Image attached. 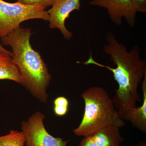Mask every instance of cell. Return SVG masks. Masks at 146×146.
I'll list each match as a JSON object with an SVG mask.
<instances>
[{
    "label": "cell",
    "instance_id": "cell-6",
    "mask_svg": "<svg viewBox=\"0 0 146 146\" xmlns=\"http://www.w3.org/2000/svg\"><path fill=\"white\" fill-rule=\"evenodd\" d=\"M89 3L106 9L110 20L117 25H121L123 18L131 27L136 24L137 12L132 0H92Z\"/></svg>",
    "mask_w": 146,
    "mask_h": 146
},
{
    "label": "cell",
    "instance_id": "cell-10",
    "mask_svg": "<svg viewBox=\"0 0 146 146\" xmlns=\"http://www.w3.org/2000/svg\"><path fill=\"white\" fill-rule=\"evenodd\" d=\"M9 80L23 85V80L13 58L0 54V80Z\"/></svg>",
    "mask_w": 146,
    "mask_h": 146
},
{
    "label": "cell",
    "instance_id": "cell-16",
    "mask_svg": "<svg viewBox=\"0 0 146 146\" xmlns=\"http://www.w3.org/2000/svg\"><path fill=\"white\" fill-rule=\"evenodd\" d=\"M68 107L54 106V111L56 115L58 116H63L67 114L68 111Z\"/></svg>",
    "mask_w": 146,
    "mask_h": 146
},
{
    "label": "cell",
    "instance_id": "cell-3",
    "mask_svg": "<svg viewBox=\"0 0 146 146\" xmlns=\"http://www.w3.org/2000/svg\"><path fill=\"white\" fill-rule=\"evenodd\" d=\"M81 96L84 100L85 108L81 123L73 130L76 136L85 137L109 126L120 128L125 125L112 100L102 87H90L83 92Z\"/></svg>",
    "mask_w": 146,
    "mask_h": 146
},
{
    "label": "cell",
    "instance_id": "cell-4",
    "mask_svg": "<svg viewBox=\"0 0 146 146\" xmlns=\"http://www.w3.org/2000/svg\"><path fill=\"white\" fill-rule=\"evenodd\" d=\"M46 9L39 5L9 3L0 0V38L21 27L22 23L32 19L48 21Z\"/></svg>",
    "mask_w": 146,
    "mask_h": 146
},
{
    "label": "cell",
    "instance_id": "cell-12",
    "mask_svg": "<svg viewBox=\"0 0 146 146\" xmlns=\"http://www.w3.org/2000/svg\"><path fill=\"white\" fill-rule=\"evenodd\" d=\"M55 0H17V2L25 5L38 4L46 9L52 5Z\"/></svg>",
    "mask_w": 146,
    "mask_h": 146
},
{
    "label": "cell",
    "instance_id": "cell-18",
    "mask_svg": "<svg viewBox=\"0 0 146 146\" xmlns=\"http://www.w3.org/2000/svg\"><path fill=\"white\" fill-rule=\"evenodd\" d=\"M139 146H146L145 143H142Z\"/></svg>",
    "mask_w": 146,
    "mask_h": 146
},
{
    "label": "cell",
    "instance_id": "cell-8",
    "mask_svg": "<svg viewBox=\"0 0 146 146\" xmlns=\"http://www.w3.org/2000/svg\"><path fill=\"white\" fill-rule=\"evenodd\" d=\"M143 102L139 107L129 110L123 116L122 119L129 121L134 127L144 133H146V73L142 83Z\"/></svg>",
    "mask_w": 146,
    "mask_h": 146
},
{
    "label": "cell",
    "instance_id": "cell-2",
    "mask_svg": "<svg viewBox=\"0 0 146 146\" xmlns=\"http://www.w3.org/2000/svg\"><path fill=\"white\" fill-rule=\"evenodd\" d=\"M32 35L31 29L20 27L1 38V41L2 45L11 48L13 60L23 80V85L33 96L46 103L51 76L41 54L31 44Z\"/></svg>",
    "mask_w": 146,
    "mask_h": 146
},
{
    "label": "cell",
    "instance_id": "cell-13",
    "mask_svg": "<svg viewBox=\"0 0 146 146\" xmlns=\"http://www.w3.org/2000/svg\"><path fill=\"white\" fill-rule=\"evenodd\" d=\"M136 12L145 13L146 12V0H132Z\"/></svg>",
    "mask_w": 146,
    "mask_h": 146
},
{
    "label": "cell",
    "instance_id": "cell-5",
    "mask_svg": "<svg viewBox=\"0 0 146 146\" xmlns=\"http://www.w3.org/2000/svg\"><path fill=\"white\" fill-rule=\"evenodd\" d=\"M45 116L40 112H35L27 121H23L21 129L25 136L27 146H67L70 140H63L54 137L45 128Z\"/></svg>",
    "mask_w": 146,
    "mask_h": 146
},
{
    "label": "cell",
    "instance_id": "cell-7",
    "mask_svg": "<svg viewBox=\"0 0 146 146\" xmlns=\"http://www.w3.org/2000/svg\"><path fill=\"white\" fill-rule=\"evenodd\" d=\"M51 6L47 11L49 27L58 29L65 39L70 40L73 34L65 27V21L73 11L80 10V0H55Z\"/></svg>",
    "mask_w": 146,
    "mask_h": 146
},
{
    "label": "cell",
    "instance_id": "cell-14",
    "mask_svg": "<svg viewBox=\"0 0 146 146\" xmlns=\"http://www.w3.org/2000/svg\"><path fill=\"white\" fill-rule=\"evenodd\" d=\"M78 146H98L92 135L84 137Z\"/></svg>",
    "mask_w": 146,
    "mask_h": 146
},
{
    "label": "cell",
    "instance_id": "cell-11",
    "mask_svg": "<svg viewBox=\"0 0 146 146\" xmlns=\"http://www.w3.org/2000/svg\"><path fill=\"white\" fill-rule=\"evenodd\" d=\"M25 142L23 131L11 130L8 134L0 136V146H25Z\"/></svg>",
    "mask_w": 146,
    "mask_h": 146
},
{
    "label": "cell",
    "instance_id": "cell-15",
    "mask_svg": "<svg viewBox=\"0 0 146 146\" xmlns=\"http://www.w3.org/2000/svg\"><path fill=\"white\" fill-rule=\"evenodd\" d=\"M54 106L68 107L69 102L66 98L64 97H59L56 98L54 102Z\"/></svg>",
    "mask_w": 146,
    "mask_h": 146
},
{
    "label": "cell",
    "instance_id": "cell-17",
    "mask_svg": "<svg viewBox=\"0 0 146 146\" xmlns=\"http://www.w3.org/2000/svg\"><path fill=\"white\" fill-rule=\"evenodd\" d=\"M0 54H7L10 56L12 57L13 56V53L10 51L5 49L3 47V46L2 45L0 44Z\"/></svg>",
    "mask_w": 146,
    "mask_h": 146
},
{
    "label": "cell",
    "instance_id": "cell-9",
    "mask_svg": "<svg viewBox=\"0 0 146 146\" xmlns=\"http://www.w3.org/2000/svg\"><path fill=\"white\" fill-rule=\"evenodd\" d=\"M92 135L98 146H120L123 141L119 128L115 126L103 128Z\"/></svg>",
    "mask_w": 146,
    "mask_h": 146
},
{
    "label": "cell",
    "instance_id": "cell-1",
    "mask_svg": "<svg viewBox=\"0 0 146 146\" xmlns=\"http://www.w3.org/2000/svg\"><path fill=\"white\" fill-rule=\"evenodd\" d=\"M106 38L107 43L103 48V50L110 56V60L116 66L115 68L96 61L91 51L88 60L78 63L85 65H97L112 72L118 84L112 101L122 119L129 110L136 107L137 102L141 101L138 88L146 73V60L141 59V49L138 46L134 45L128 51L125 46L118 42L115 35L110 31L106 34Z\"/></svg>",
    "mask_w": 146,
    "mask_h": 146
}]
</instances>
